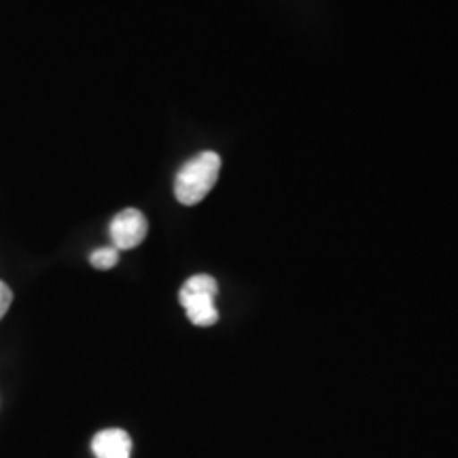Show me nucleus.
Wrapping results in <instances>:
<instances>
[{
	"label": "nucleus",
	"mask_w": 458,
	"mask_h": 458,
	"mask_svg": "<svg viewBox=\"0 0 458 458\" xmlns=\"http://www.w3.org/2000/svg\"><path fill=\"white\" fill-rule=\"evenodd\" d=\"M221 172V157L215 151H204L189 159L174 179V196L181 204L193 206L208 196Z\"/></svg>",
	"instance_id": "nucleus-1"
},
{
	"label": "nucleus",
	"mask_w": 458,
	"mask_h": 458,
	"mask_svg": "<svg viewBox=\"0 0 458 458\" xmlns=\"http://www.w3.org/2000/svg\"><path fill=\"white\" fill-rule=\"evenodd\" d=\"M147 229H148V223L145 219V215L136 208H128L114 215L108 232H111L114 249L128 250V249H136V246L145 240Z\"/></svg>",
	"instance_id": "nucleus-2"
},
{
	"label": "nucleus",
	"mask_w": 458,
	"mask_h": 458,
	"mask_svg": "<svg viewBox=\"0 0 458 458\" xmlns=\"http://www.w3.org/2000/svg\"><path fill=\"white\" fill-rule=\"evenodd\" d=\"M179 300L181 306L185 308L187 318L196 327H210V325H215L219 320V310L215 308V295L181 289Z\"/></svg>",
	"instance_id": "nucleus-3"
},
{
	"label": "nucleus",
	"mask_w": 458,
	"mask_h": 458,
	"mask_svg": "<svg viewBox=\"0 0 458 458\" xmlns=\"http://www.w3.org/2000/svg\"><path fill=\"white\" fill-rule=\"evenodd\" d=\"M96 458H130L131 439L123 428H105L91 439Z\"/></svg>",
	"instance_id": "nucleus-4"
},
{
	"label": "nucleus",
	"mask_w": 458,
	"mask_h": 458,
	"mask_svg": "<svg viewBox=\"0 0 458 458\" xmlns=\"http://www.w3.org/2000/svg\"><path fill=\"white\" fill-rule=\"evenodd\" d=\"M119 261V250L114 246H106V249L94 250L89 257V263L96 267V270H111V267L117 266Z\"/></svg>",
	"instance_id": "nucleus-5"
},
{
	"label": "nucleus",
	"mask_w": 458,
	"mask_h": 458,
	"mask_svg": "<svg viewBox=\"0 0 458 458\" xmlns=\"http://www.w3.org/2000/svg\"><path fill=\"white\" fill-rule=\"evenodd\" d=\"M182 289L196 291V293H208L215 297H216V293H219V284H216V280L213 276H208V274H198V276H191L185 284H182Z\"/></svg>",
	"instance_id": "nucleus-6"
},
{
	"label": "nucleus",
	"mask_w": 458,
	"mask_h": 458,
	"mask_svg": "<svg viewBox=\"0 0 458 458\" xmlns=\"http://www.w3.org/2000/svg\"><path fill=\"white\" fill-rule=\"evenodd\" d=\"M11 301H13V293H11V289L7 284L0 280V320H3L4 314L11 308Z\"/></svg>",
	"instance_id": "nucleus-7"
}]
</instances>
